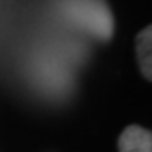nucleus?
<instances>
[{"instance_id":"obj_3","label":"nucleus","mask_w":152,"mask_h":152,"mask_svg":"<svg viewBox=\"0 0 152 152\" xmlns=\"http://www.w3.org/2000/svg\"><path fill=\"white\" fill-rule=\"evenodd\" d=\"M136 48H137V59H139V66L141 73L145 75V79L150 81L152 77V70H150V48H152V29L147 26L136 39Z\"/></svg>"},{"instance_id":"obj_1","label":"nucleus","mask_w":152,"mask_h":152,"mask_svg":"<svg viewBox=\"0 0 152 152\" xmlns=\"http://www.w3.org/2000/svg\"><path fill=\"white\" fill-rule=\"evenodd\" d=\"M57 17L97 40H110L114 18L104 0H57Z\"/></svg>"},{"instance_id":"obj_2","label":"nucleus","mask_w":152,"mask_h":152,"mask_svg":"<svg viewBox=\"0 0 152 152\" xmlns=\"http://www.w3.org/2000/svg\"><path fill=\"white\" fill-rule=\"evenodd\" d=\"M119 152H152V136L150 130L137 125H130L123 130L117 141Z\"/></svg>"}]
</instances>
